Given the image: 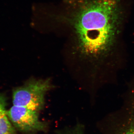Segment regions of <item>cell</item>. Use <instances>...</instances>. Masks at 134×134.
<instances>
[{"label": "cell", "instance_id": "6da1fadb", "mask_svg": "<svg viewBox=\"0 0 134 134\" xmlns=\"http://www.w3.org/2000/svg\"><path fill=\"white\" fill-rule=\"evenodd\" d=\"M70 6L66 18L84 53L117 64L118 39L122 19L120 0H66Z\"/></svg>", "mask_w": 134, "mask_h": 134}, {"label": "cell", "instance_id": "7a4b0ae2", "mask_svg": "<svg viewBox=\"0 0 134 134\" xmlns=\"http://www.w3.org/2000/svg\"><path fill=\"white\" fill-rule=\"evenodd\" d=\"M48 81L30 82L14 91L13 105L22 107L38 113L43 108L44 96L50 89Z\"/></svg>", "mask_w": 134, "mask_h": 134}, {"label": "cell", "instance_id": "3957f363", "mask_svg": "<svg viewBox=\"0 0 134 134\" xmlns=\"http://www.w3.org/2000/svg\"><path fill=\"white\" fill-rule=\"evenodd\" d=\"M7 115L15 126L24 132L41 131L45 127L38 113L25 107L13 105L7 111Z\"/></svg>", "mask_w": 134, "mask_h": 134}, {"label": "cell", "instance_id": "277c9868", "mask_svg": "<svg viewBox=\"0 0 134 134\" xmlns=\"http://www.w3.org/2000/svg\"><path fill=\"white\" fill-rule=\"evenodd\" d=\"M128 96L126 116L117 127L114 134H134V85Z\"/></svg>", "mask_w": 134, "mask_h": 134}, {"label": "cell", "instance_id": "5b68a950", "mask_svg": "<svg viewBox=\"0 0 134 134\" xmlns=\"http://www.w3.org/2000/svg\"><path fill=\"white\" fill-rule=\"evenodd\" d=\"M7 100L5 96L0 93V134H14L6 110Z\"/></svg>", "mask_w": 134, "mask_h": 134}, {"label": "cell", "instance_id": "8992f818", "mask_svg": "<svg viewBox=\"0 0 134 134\" xmlns=\"http://www.w3.org/2000/svg\"><path fill=\"white\" fill-rule=\"evenodd\" d=\"M63 134H83V132L81 127H77Z\"/></svg>", "mask_w": 134, "mask_h": 134}]
</instances>
